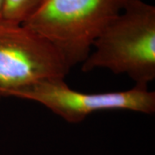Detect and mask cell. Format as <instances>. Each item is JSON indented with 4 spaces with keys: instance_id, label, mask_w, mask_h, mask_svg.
Here are the masks:
<instances>
[{
    "instance_id": "1",
    "label": "cell",
    "mask_w": 155,
    "mask_h": 155,
    "mask_svg": "<svg viewBox=\"0 0 155 155\" xmlns=\"http://www.w3.org/2000/svg\"><path fill=\"white\" fill-rule=\"evenodd\" d=\"M92 48L81 64L83 72L108 69L126 74L138 88L147 89L155 79V7L142 0H128Z\"/></svg>"
},
{
    "instance_id": "2",
    "label": "cell",
    "mask_w": 155,
    "mask_h": 155,
    "mask_svg": "<svg viewBox=\"0 0 155 155\" xmlns=\"http://www.w3.org/2000/svg\"><path fill=\"white\" fill-rule=\"evenodd\" d=\"M128 0H47L22 25L49 42L72 68Z\"/></svg>"
},
{
    "instance_id": "3",
    "label": "cell",
    "mask_w": 155,
    "mask_h": 155,
    "mask_svg": "<svg viewBox=\"0 0 155 155\" xmlns=\"http://www.w3.org/2000/svg\"><path fill=\"white\" fill-rule=\"evenodd\" d=\"M70 70L45 39L23 25L0 20V98L40 81L65 79Z\"/></svg>"
},
{
    "instance_id": "4",
    "label": "cell",
    "mask_w": 155,
    "mask_h": 155,
    "mask_svg": "<svg viewBox=\"0 0 155 155\" xmlns=\"http://www.w3.org/2000/svg\"><path fill=\"white\" fill-rule=\"evenodd\" d=\"M9 97L38 103L69 123H78L98 111L155 112L154 91L136 86L122 91L86 93L70 88L64 79H49L12 91Z\"/></svg>"
},
{
    "instance_id": "5",
    "label": "cell",
    "mask_w": 155,
    "mask_h": 155,
    "mask_svg": "<svg viewBox=\"0 0 155 155\" xmlns=\"http://www.w3.org/2000/svg\"><path fill=\"white\" fill-rule=\"evenodd\" d=\"M47 0H5L3 20L22 25L33 16Z\"/></svg>"
},
{
    "instance_id": "6",
    "label": "cell",
    "mask_w": 155,
    "mask_h": 155,
    "mask_svg": "<svg viewBox=\"0 0 155 155\" xmlns=\"http://www.w3.org/2000/svg\"><path fill=\"white\" fill-rule=\"evenodd\" d=\"M4 7H5V0H0V20H3Z\"/></svg>"
}]
</instances>
